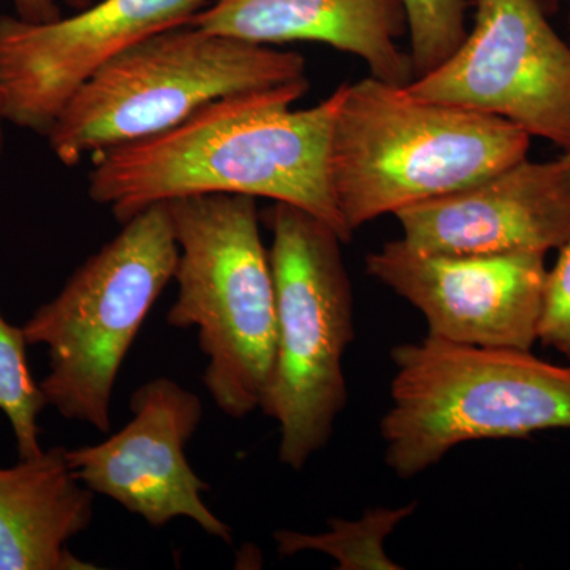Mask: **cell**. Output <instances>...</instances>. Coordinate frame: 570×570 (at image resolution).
Here are the masks:
<instances>
[{
    "label": "cell",
    "mask_w": 570,
    "mask_h": 570,
    "mask_svg": "<svg viewBox=\"0 0 570 570\" xmlns=\"http://www.w3.org/2000/svg\"><path fill=\"white\" fill-rule=\"evenodd\" d=\"M307 78L235 94L195 111L174 129L92 157L88 194L119 224L148 206L190 195L269 198L314 214L344 243L352 232L330 181V145L343 86L292 110Z\"/></svg>",
    "instance_id": "1"
},
{
    "label": "cell",
    "mask_w": 570,
    "mask_h": 570,
    "mask_svg": "<svg viewBox=\"0 0 570 570\" xmlns=\"http://www.w3.org/2000/svg\"><path fill=\"white\" fill-rule=\"evenodd\" d=\"M539 341L570 360V242L547 275Z\"/></svg>",
    "instance_id": "18"
},
{
    "label": "cell",
    "mask_w": 570,
    "mask_h": 570,
    "mask_svg": "<svg viewBox=\"0 0 570 570\" xmlns=\"http://www.w3.org/2000/svg\"><path fill=\"white\" fill-rule=\"evenodd\" d=\"M474 29L459 50L406 85L415 99L515 124L570 149V47L538 0H466Z\"/></svg>",
    "instance_id": "8"
},
{
    "label": "cell",
    "mask_w": 570,
    "mask_h": 570,
    "mask_svg": "<svg viewBox=\"0 0 570 570\" xmlns=\"http://www.w3.org/2000/svg\"><path fill=\"white\" fill-rule=\"evenodd\" d=\"M411 249L439 255L560 250L570 242V167L523 159L474 186L395 214Z\"/></svg>",
    "instance_id": "12"
},
{
    "label": "cell",
    "mask_w": 570,
    "mask_h": 570,
    "mask_svg": "<svg viewBox=\"0 0 570 570\" xmlns=\"http://www.w3.org/2000/svg\"><path fill=\"white\" fill-rule=\"evenodd\" d=\"M29 343L21 326L11 325L0 313V412L9 420L18 456L40 455L39 419L47 397L28 363Z\"/></svg>",
    "instance_id": "16"
},
{
    "label": "cell",
    "mask_w": 570,
    "mask_h": 570,
    "mask_svg": "<svg viewBox=\"0 0 570 570\" xmlns=\"http://www.w3.org/2000/svg\"><path fill=\"white\" fill-rule=\"evenodd\" d=\"M542 253L439 255L403 239L366 255V273L422 313L428 335L466 346L531 351L547 275Z\"/></svg>",
    "instance_id": "10"
},
{
    "label": "cell",
    "mask_w": 570,
    "mask_h": 570,
    "mask_svg": "<svg viewBox=\"0 0 570 570\" xmlns=\"http://www.w3.org/2000/svg\"><path fill=\"white\" fill-rule=\"evenodd\" d=\"M417 508L411 502L401 508L367 510L358 520L332 519L330 530L307 534L292 530H277L273 534L281 557H295L305 551L328 554L341 570H396L397 566L385 551L387 538Z\"/></svg>",
    "instance_id": "15"
},
{
    "label": "cell",
    "mask_w": 570,
    "mask_h": 570,
    "mask_svg": "<svg viewBox=\"0 0 570 570\" xmlns=\"http://www.w3.org/2000/svg\"><path fill=\"white\" fill-rule=\"evenodd\" d=\"M530 146L508 119L415 99L406 86L370 77L343 85L330 181L355 234L379 216L483 181L527 159Z\"/></svg>",
    "instance_id": "2"
},
{
    "label": "cell",
    "mask_w": 570,
    "mask_h": 570,
    "mask_svg": "<svg viewBox=\"0 0 570 570\" xmlns=\"http://www.w3.org/2000/svg\"><path fill=\"white\" fill-rule=\"evenodd\" d=\"M381 420L385 463L412 479L461 444L570 428V365L531 351L466 346L428 335L392 351Z\"/></svg>",
    "instance_id": "4"
},
{
    "label": "cell",
    "mask_w": 570,
    "mask_h": 570,
    "mask_svg": "<svg viewBox=\"0 0 570 570\" xmlns=\"http://www.w3.org/2000/svg\"><path fill=\"white\" fill-rule=\"evenodd\" d=\"M189 24L264 47L325 43L358 56L377 80H414L411 55L396 45L407 31L401 0H213Z\"/></svg>",
    "instance_id": "13"
},
{
    "label": "cell",
    "mask_w": 570,
    "mask_h": 570,
    "mask_svg": "<svg viewBox=\"0 0 570 570\" xmlns=\"http://www.w3.org/2000/svg\"><path fill=\"white\" fill-rule=\"evenodd\" d=\"M132 420L96 445L67 449L75 478L118 502L151 528L193 520L212 538L232 543V530L208 505L186 448L204 419L200 396L168 377L140 385L130 397Z\"/></svg>",
    "instance_id": "11"
},
{
    "label": "cell",
    "mask_w": 570,
    "mask_h": 570,
    "mask_svg": "<svg viewBox=\"0 0 570 570\" xmlns=\"http://www.w3.org/2000/svg\"><path fill=\"white\" fill-rule=\"evenodd\" d=\"M568 3H569V17H570V0H568Z\"/></svg>",
    "instance_id": "22"
},
{
    "label": "cell",
    "mask_w": 570,
    "mask_h": 570,
    "mask_svg": "<svg viewBox=\"0 0 570 570\" xmlns=\"http://www.w3.org/2000/svg\"><path fill=\"white\" fill-rule=\"evenodd\" d=\"M178 262L174 328L197 330L204 384L232 419L261 411L276 356V296L257 198L206 194L165 202Z\"/></svg>",
    "instance_id": "3"
},
{
    "label": "cell",
    "mask_w": 570,
    "mask_h": 570,
    "mask_svg": "<svg viewBox=\"0 0 570 570\" xmlns=\"http://www.w3.org/2000/svg\"><path fill=\"white\" fill-rule=\"evenodd\" d=\"M276 296V356L261 411L279 425L284 466L302 471L328 444L347 404L344 355L355 337L354 295L340 235L314 214H264Z\"/></svg>",
    "instance_id": "7"
},
{
    "label": "cell",
    "mask_w": 570,
    "mask_h": 570,
    "mask_svg": "<svg viewBox=\"0 0 570 570\" xmlns=\"http://www.w3.org/2000/svg\"><path fill=\"white\" fill-rule=\"evenodd\" d=\"M14 7V14L28 22H50L62 17L56 0H11ZM71 9L82 10L91 6L94 0H66Z\"/></svg>",
    "instance_id": "19"
},
{
    "label": "cell",
    "mask_w": 570,
    "mask_h": 570,
    "mask_svg": "<svg viewBox=\"0 0 570 570\" xmlns=\"http://www.w3.org/2000/svg\"><path fill=\"white\" fill-rule=\"evenodd\" d=\"M178 254L167 204L148 206L22 324L29 346L47 348L40 387L63 419L110 433L119 371L174 281Z\"/></svg>",
    "instance_id": "5"
},
{
    "label": "cell",
    "mask_w": 570,
    "mask_h": 570,
    "mask_svg": "<svg viewBox=\"0 0 570 570\" xmlns=\"http://www.w3.org/2000/svg\"><path fill=\"white\" fill-rule=\"evenodd\" d=\"M411 36L414 78L448 61L466 39V0H401Z\"/></svg>",
    "instance_id": "17"
},
{
    "label": "cell",
    "mask_w": 570,
    "mask_h": 570,
    "mask_svg": "<svg viewBox=\"0 0 570 570\" xmlns=\"http://www.w3.org/2000/svg\"><path fill=\"white\" fill-rule=\"evenodd\" d=\"M6 124H9L7 121L6 96H3V91L0 89V163H2L3 146H6Z\"/></svg>",
    "instance_id": "20"
},
{
    "label": "cell",
    "mask_w": 570,
    "mask_h": 570,
    "mask_svg": "<svg viewBox=\"0 0 570 570\" xmlns=\"http://www.w3.org/2000/svg\"><path fill=\"white\" fill-rule=\"evenodd\" d=\"M562 160H564V163L568 164L570 167V149H568V151H566L564 156H562Z\"/></svg>",
    "instance_id": "21"
},
{
    "label": "cell",
    "mask_w": 570,
    "mask_h": 570,
    "mask_svg": "<svg viewBox=\"0 0 570 570\" xmlns=\"http://www.w3.org/2000/svg\"><path fill=\"white\" fill-rule=\"evenodd\" d=\"M306 78L298 52L206 32L193 24L127 48L75 94L47 140L66 167L174 129L206 105Z\"/></svg>",
    "instance_id": "6"
},
{
    "label": "cell",
    "mask_w": 570,
    "mask_h": 570,
    "mask_svg": "<svg viewBox=\"0 0 570 570\" xmlns=\"http://www.w3.org/2000/svg\"><path fill=\"white\" fill-rule=\"evenodd\" d=\"M96 493L75 478L66 448L0 468V570H92L71 539L91 527Z\"/></svg>",
    "instance_id": "14"
},
{
    "label": "cell",
    "mask_w": 570,
    "mask_h": 570,
    "mask_svg": "<svg viewBox=\"0 0 570 570\" xmlns=\"http://www.w3.org/2000/svg\"><path fill=\"white\" fill-rule=\"evenodd\" d=\"M213 0H100L50 22L0 14V89L7 121L47 137L97 71L153 33L190 20Z\"/></svg>",
    "instance_id": "9"
}]
</instances>
